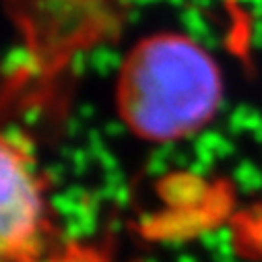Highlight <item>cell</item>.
Here are the masks:
<instances>
[{
    "mask_svg": "<svg viewBox=\"0 0 262 262\" xmlns=\"http://www.w3.org/2000/svg\"><path fill=\"white\" fill-rule=\"evenodd\" d=\"M33 262H105V258L89 248V246H81V244H58L54 250H50L46 256L33 260Z\"/></svg>",
    "mask_w": 262,
    "mask_h": 262,
    "instance_id": "4",
    "label": "cell"
},
{
    "mask_svg": "<svg viewBox=\"0 0 262 262\" xmlns=\"http://www.w3.org/2000/svg\"><path fill=\"white\" fill-rule=\"evenodd\" d=\"M48 188L27 143L0 128V262H33L58 246Z\"/></svg>",
    "mask_w": 262,
    "mask_h": 262,
    "instance_id": "2",
    "label": "cell"
},
{
    "mask_svg": "<svg viewBox=\"0 0 262 262\" xmlns=\"http://www.w3.org/2000/svg\"><path fill=\"white\" fill-rule=\"evenodd\" d=\"M231 239L237 254L262 262V203L242 209L231 219Z\"/></svg>",
    "mask_w": 262,
    "mask_h": 262,
    "instance_id": "3",
    "label": "cell"
},
{
    "mask_svg": "<svg viewBox=\"0 0 262 262\" xmlns=\"http://www.w3.org/2000/svg\"><path fill=\"white\" fill-rule=\"evenodd\" d=\"M225 95L215 56L190 35L163 31L137 41L124 56L114 101L120 122L155 145L196 137L219 116Z\"/></svg>",
    "mask_w": 262,
    "mask_h": 262,
    "instance_id": "1",
    "label": "cell"
}]
</instances>
